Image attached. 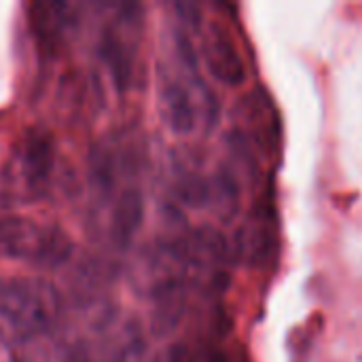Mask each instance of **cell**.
I'll use <instances>...</instances> for the list:
<instances>
[{
    "label": "cell",
    "mask_w": 362,
    "mask_h": 362,
    "mask_svg": "<svg viewBox=\"0 0 362 362\" xmlns=\"http://www.w3.org/2000/svg\"><path fill=\"white\" fill-rule=\"evenodd\" d=\"M204 57L210 68V72L225 85L238 87L246 78V68L244 62L229 38V34L218 25L212 23L206 38H204Z\"/></svg>",
    "instance_id": "cell-5"
},
{
    "label": "cell",
    "mask_w": 362,
    "mask_h": 362,
    "mask_svg": "<svg viewBox=\"0 0 362 362\" xmlns=\"http://www.w3.org/2000/svg\"><path fill=\"white\" fill-rule=\"evenodd\" d=\"M59 310V295L45 278L13 276L0 280V325L15 337L28 339L47 333Z\"/></svg>",
    "instance_id": "cell-1"
},
{
    "label": "cell",
    "mask_w": 362,
    "mask_h": 362,
    "mask_svg": "<svg viewBox=\"0 0 362 362\" xmlns=\"http://www.w3.org/2000/svg\"><path fill=\"white\" fill-rule=\"evenodd\" d=\"M55 144L45 129H28L15 144L4 168L2 187L17 199H36L51 187Z\"/></svg>",
    "instance_id": "cell-2"
},
{
    "label": "cell",
    "mask_w": 362,
    "mask_h": 362,
    "mask_svg": "<svg viewBox=\"0 0 362 362\" xmlns=\"http://www.w3.org/2000/svg\"><path fill=\"white\" fill-rule=\"evenodd\" d=\"M72 252L70 238L55 225L30 218L0 221V255L34 265H59Z\"/></svg>",
    "instance_id": "cell-3"
},
{
    "label": "cell",
    "mask_w": 362,
    "mask_h": 362,
    "mask_svg": "<svg viewBox=\"0 0 362 362\" xmlns=\"http://www.w3.org/2000/svg\"><path fill=\"white\" fill-rule=\"evenodd\" d=\"M140 15L132 6L129 15H119L102 36V59L108 66L117 87H129L138 57V25Z\"/></svg>",
    "instance_id": "cell-4"
},
{
    "label": "cell",
    "mask_w": 362,
    "mask_h": 362,
    "mask_svg": "<svg viewBox=\"0 0 362 362\" xmlns=\"http://www.w3.org/2000/svg\"><path fill=\"white\" fill-rule=\"evenodd\" d=\"M161 104L168 125L176 134H191L197 125V106L193 91L182 78H165L161 85Z\"/></svg>",
    "instance_id": "cell-6"
}]
</instances>
